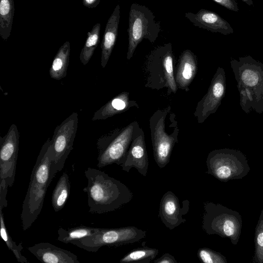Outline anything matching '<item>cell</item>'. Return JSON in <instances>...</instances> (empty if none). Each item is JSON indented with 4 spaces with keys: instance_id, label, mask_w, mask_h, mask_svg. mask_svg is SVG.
Instances as JSON below:
<instances>
[{
    "instance_id": "cell-1",
    "label": "cell",
    "mask_w": 263,
    "mask_h": 263,
    "mask_svg": "<svg viewBox=\"0 0 263 263\" xmlns=\"http://www.w3.org/2000/svg\"><path fill=\"white\" fill-rule=\"evenodd\" d=\"M87 185L83 189L88 196L89 212L104 214L116 211L133 198L130 190L104 172L88 167L85 171Z\"/></svg>"
},
{
    "instance_id": "cell-2",
    "label": "cell",
    "mask_w": 263,
    "mask_h": 263,
    "mask_svg": "<svg viewBox=\"0 0 263 263\" xmlns=\"http://www.w3.org/2000/svg\"><path fill=\"white\" fill-rule=\"evenodd\" d=\"M52 157L51 139L48 138L41 149L32 171L23 203L21 219L24 231L31 226L42 209L47 188L53 179L50 172Z\"/></svg>"
},
{
    "instance_id": "cell-3",
    "label": "cell",
    "mask_w": 263,
    "mask_h": 263,
    "mask_svg": "<svg viewBox=\"0 0 263 263\" xmlns=\"http://www.w3.org/2000/svg\"><path fill=\"white\" fill-rule=\"evenodd\" d=\"M230 65L237 83L240 105L246 114L263 113V64L250 55L232 59Z\"/></svg>"
},
{
    "instance_id": "cell-4",
    "label": "cell",
    "mask_w": 263,
    "mask_h": 263,
    "mask_svg": "<svg viewBox=\"0 0 263 263\" xmlns=\"http://www.w3.org/2000/svg\"><path fill=\"white\" fill-rule=\"evenodd\" d=\"M174 57L171 43L155 47L147 55L144 63L145 86L153 89L167 88L175 93L178 87L174 72Z\"/></svg>"
},
{
    "instance_id": "cell-5",
    "label": "cell",
    "mask_w": 263,
    "mask_h": 263,
    "mask_svg": "<svg viewBox=\"0 0 263 263\" xmlns=\"http://www.w3.org/2000/svg\"><path fill=\"white\" fill-rule=\"evenodd\" d=\"M202 228L209 235L228 237L231 243L238 242L242 226L239 213L219 203H204Z\"/></svg>"
},
{
    "instance_id": "cell-6",
    "label": "cell",
    "mask_w": 263,
    "mask_h": 263,
    "mask_svg": "<svg viewBox=\"0 0 263 263\" xmlns=\"http://www.w3.org/2000/svg\"><path fill=\"white\" fill-rule=\"evenodd\" d=\"M171 108V105H168L164 108L158 109L149 119L154 158L160 168L164 167L170 162L173 149L179 142L178 123L169 133L167 132L166 119Z\"/></svg>"
},
{
    "instance_id": "cell-7",
    "label": "cell",
    "mask_w": 263,
    "mask_h": 263,
    "mask_svg": "<svg viewBox=\"0 0 263 263\" xmlns=\"http://www.w3.org/2000/svg\"><path fill=\"white\" fill-rule=\"evenodd\" d=\"M139 126L138 122L134 121L100 137L97 143V166L101 168L113 163L120 166L125 160L134 133Z\"/></svg>"
},
{
    "instance_id": "cell-8",
    "label": "cell",
    "mask_w": 263,
    "mask_h": 263,
    "mask_svg": "<svg viewBox=\"0 0 263 263\" xmlns=\"http://www.w3.org/2000/svg\"><path fill=\"white\" fill-rule=\"evenodd\" d=\"M206 173L222 182L240 179L250 171L246 156L239 150L221 148L210 152L206 160Z\"/></svg>"
},
{
    "instance_id": "cell-9",
    "label": "cell",
    "mask_w": 263,
    "mask_h": 263,
    "mask_svg": "<svg viewBox=\"0 0 263 263\" xmlns=\"http://www.w3.org/2000/svg\"><path fill=\"white\" fill-rule=\"evenodd\" d=\"M160 31V22L155 20L151 9L144 5L133 3L129 12L127 59L133 57L138 45L143 39L154 43Z\"/></svg>"
},
{
    "instance_id": "cell-10",
    "label": "cell",
    "mask_w": 263,
    "mask_h": 263,
    "mask_svg": "<svg viewBox=\"0 0 263 263\" xmlns=\"http://www.w3.org/2000/svg\"><path fill=\"white\" fill-rule=\"evenodd\" d=\"M146 231L139 229L135 226L119 228H98L93 235L72 241L70 243L87 251L96 252L104 246L117 247L135 243L143 239Z\"/></svg>"
},
{
    "instance_id": "cell-11",
    "label": "cell",
    "mask_w": 263,
    "mask_h": 263,
    "mask_svg": "<svg viewBox=\"0 0 263 263\" xmlns=\"http://www.w3.org/2000/svg\"><path fill=\"white\" fill-rule=\"evenodd\" d=\"M78 126V114L72 113L53 132L51 139L53 153L51 165V175H55L63 168L66 160L73 149V144Z\"/></svg>"
},
{
    "instance_id": "cell-12",
    "label": "cell",
    "mask_w": 263,
    "mask_h": 263,
    "mask_svg": "<svg viewBox=\"0 0 263 263\" xmlns=\"http://www.w3.org/2000/svg\"><path fill=\"white\" fill-rule=\"evenodd\" d=\"M19 137L14 124L4 137H0V181H5L8 187L12 186L15 180Z\"/></svg>"
},
{
    "instance_id": "cell-13",
    "label": "cell",
    "mask_w": 263,
    "mask_h": 263,
    "mask_svg": "<svg viewBox=\"0 0 263 263\" xmlns=\"http://www.w3.org/2000/svg\"><path fill=\"white\" fill-rule=\"evenodd\" d=\"M226 90V73L218 67L214 74L206 93L198 102L194 115L198 123H203L215 113L221 104Z\"/></svg>"
},
{
    "instance_id": "cell-14",
    "label": "cell",
    "mask_w": 263,
    "mask_h": 263,
    "mask_svg": "<svg viewBox=\"0 0 263 263\" xmlns=\"http://www.w3.org/2000/svg\"><path fill=\"white\" fill-rule=\"evenodd\" d=\"M182 204L183 206L181 207L179 198L171 191L166 192L161 199L159 217L170 230L186 221L183 215L188 212L190 202L188 200H185Z\"/></svg>"
},
{
    "instance_id": "cell-15",
    "label": "cell",
    "mask_w": 263,
    "mask_h": 263,
    "mask_svg": "<svg viewBox=\"0 0 263 263\" xmlns=\"http://www.w3.org/2000/svg\"><path fill=\"white\" fill-rule=\"evenodd\" d=\"M122 170L128 173L134 167L144 177H146L148 160L143 129L139 126L136 130L124 162L120 165Z\"/></svg>"
},
{
    "instance_id": "cell-16",
    "label": "cell",
    "mask_w": 263,
    "mask_h": 263,
    "mask_svg": "<svg viewBox=\"0 0 263 263\" xmlns=\"http://www.w3.org/2000/svg\"><path fill=\"white\" fill-rule=\"evenodd\" d=\"M185 17L195 26L212 32L223 35L232 34L234 30L231 25L217 13L201 9L196 13L186 12Z\"/></svg>"
},
{
    "instance_id": "cell-17",
    "label": "cell",
    "mask_w": 263,
    "mask_h": 263,
    "mask_svg": "<svg viewBox=\"0 0 263 263\" xmlns=\"http://www.w3.org/2000/svg\"><path fill=\"white\" fill-rule=\"evenodd\" d=\"M40 261L45 263H80L78 256L49 242H39L28 248Z\"/></svg>"
},
{
    "instance_id": "cell-18",
    "label": "cell",
    "mask_w": 263,
    "mask_h": 263,
    "mask_svg": "<svg viewBox=\"0 0 263 263\" xmlns=\"http://www.w3.org/2000/svg\"><path fill=\"white\" fill-rule=\"evenodd\" d=\"M197 66V57L191 50L186 49L181 53L175 76L178 88L189 90V87L196 75Z\"/></svg>"
},
{
    "instance_id": "cell-19",
    "label": "cell",
    "mask_w": 263,
    "mask_h": 263,
    "mask_svg": "<svg viewBox=\"0 0 263 263\" xmlns=\"http://www.w3.org/2000/svg\"><path fill=\"white\" fill-rule=\"evenodd\" d=\"M120 18V6L118 4L108 20L101 44V64L105 68L109 59L117 35Z\"/></svg>"
},
{
    "instance_id": "cell-20",
    "label": "cell",
    "mask_w": 263,
    "mask_h": 263,
    "mask_svg": "<svg viewBox=\"0 0 263 263\" xmlns=\"http://www.w3.org/2000/svg\"><path fill=\"white\" fill-rule=\"evenodd\" d=\"M139 108L136 101L132 100L129 92L123 91L109 100L97 110L91 120H105L117 114L124 112L132 107Z\"/></svg>"
},
{
    "instance_id": "cell-21",
    "label": "cell",
    "mask_w": 263,
    "mask_h": 263,
    "mask_svg": "<svg viewBox=\"0 0 263 263\" xmlns=\"http://www.w3.org/2000/svg\"><path fill=\"white\" fill-rule=\"evenodd\" d=\"M70 44L65 42L59 49L49 69L50 77L60 80L66 76L69 62Z\"/></svg>"
},
{
    "instance_id": "cell-22",
    "label": "cell",
    "mask_w": 263,
    "mask_h": 263,
    "mask_svg": "<svg viewBox=\"0 0 263 263\" xmlns=\"http://www.w3.org/2000/svg\"><path fill=\"white\" fill-rule=\"evenodd\" d=\"M70 191L69 176L64 172L59 179L52 194L51 202L55 212H59L64 207L69 197Z\"/></svg>"
},
{
    "instance_id": "cell-23",
    "label": "cell",
    "mask_w": 263,
    "mask_h": 263,
    "mask_svg": "<svg viewBox=\"0 0 263 263\" xmlns=\"http://www.w3.org/2000/svg\"><path fill=\"white\" fill-rule=\"evenodd\" d=\"M14 13V0H0V35L4 40L10 35Z\"/></svg>"
},
{
    "instance_id": "cell-24",
    "label": "cell",
    "mask_w": 263,
    "mask_h": 263,
    "mask_svg": "<svg viewBox=\"0 0 263 263\" xmlns=\"http://www.w3.org/2000/svg\"><path fill=\"white\" fill-rule=\"evenodd\" d=\"M98 228L85 226H79L69 229L60 228L58 230V240L65 243H70L74 240H79L95 234Z\"/></svg>"
},
{
    "instance_id": "cell-25",
    "label": "cell",
    "mask_w": 263,
    "mask_h": 263,
    "mask_svg": "<svg viewBox=\"0 0 263 263\" xmlns=\"http://www.w3.org/2000/svg\"><path fill=\"white\" fill-rule=\"evenodd\" d=\"M100 29L101 24L98 23L87 33V39L80 54V60L84 65L88 63L100 42Z\"/></svg>"
},
{
    "instance_id": "cell-26",
    "label": "cell",
    "mask_w": 263,
    "mask_h": 263,
    "mask_svg": "<svg viewBox=\"0 0 263 263\" xmlns=\"http://www.w3.org/2000/svg\"><path fill=\"white\" fill-rule=\"evenodd\" d=\"M158 252L157 249L147 247L136 248L125 255L120 262L149 263L155 258Z\"/></svg>"
},
{
    "instance_id": "cell-27",
    "label": "cell",
    "mask_w": 263,
    "mask_h": 263,
    "mask_svg": "<svg viewBox=\"0 0 263 263\" xmlns=\"http://www.w3.org/2000/svg\"><path fill=\"white\" fill-rule=\"evenodd\" d=\"M0 223H1V235L3 240L6 242L8 248L15 255L17 260L22 263H28L27 258L22 255L21 252L23 250L22 243L20 242L16 245L11 236L6 228L4 216L3 213V210L0 209Z\"/></svg>"
},
{
    "instance_id": "cell-28",
    "label": "cell",
    "mask_w": 263,
    "mask_h": 263,
    "mask_svg": "<svg viewBox=\"0 0 263 263\" xmlns=\"http://www.w3.org/2000/svg\"><path fill=\"white\" fill-rule=\"evenodd\" d=\"M255 251L252 262L263 263V208L255 228Z\"/></svg>"
},
{
    "instance_id": "cell-29",
    "label": "cell",
    "mask_w": 263,
    "mask_h": 263,
    "mask_svg": "<svg viewBox=\"0 0 263 263\" xmlns=\"http://www.w3.org/2000/svg\"><path fill=\"white\" fill-rule=\"evenodd\" d=\"M199 260L204 263H227L225 256L208 248H200L197 251Z\"/></svg>"
},
{
    "instance_id": "cell-30",
    "label": "cell",
    "mask_w": 263,
    "mask_h": 263,
    "mask_svg": "<svg viewBox=\"0 0 263 263\" xmlns=\"http://www.w3.org/2000/svg\"><path fill=\"white\" fill-rule=\"evenodd\" d=\"M8 187L7 186L6 182L3 181H0V209H2L7 206V200L6 195L8 192Z\"/></svg>"
},
{
    "instance_id": "cell-31",
    "label": "cell",
    "mask_w": 263,
    "mask_h": 263,
    "mask_svg": "<svg viewBox=\"0 0 263 263\" xmlns=\"http://www.w3.org/2000/svg\"><path fill=\"white\" fill-rule=\"evenodd\" d=\"M217 4L230 10L238 12L239 8L235 0H213Z\"/></svg>"
},
{
    "instance_id": "cell-32",
    "label": "cell",
    "mask_w": 263,
    "mask_h": 263,
    "mask_svg": "<svg viewBox=\"0 0 263 263\" xmlns=\"http://www.w3.org/2000/svg\"><path fill=\"white\" fill-rule=\"evenodd\" d=\"M153 262L154 263H178L174 257L168 253L164 254Z\"/></svg>"
},
{
    "instance_id": "cell-33",
    "label": "cell",
    "mask_w": 263,
    "mask_h": 263,
    "mask_svg": "<svg viewBox=\"0 0 263 263\" xmlns=\"http://www.w3.org/2000/svg\"><path fill=\"white\" fill-rule=\"evenodd\" d=\"M101 0H82L83 5L88 8H96L100 3Z\"/></svg>"
},
{
    "instance_id": "cell-34",
    "label": "cell",
    "mask_w": 263,
    "mask_h": 263,
    "mask_svg": "<svg viewBox=\"0 0 263 263\" xmlns=\"http://www.w3.org/2000/svg\"><path fill=\"white\" fill-rule=\"evenodd\" d=\"M242 2H243L247 4L249 6H252L253 4V1L252 0H241Z\"/></svg>"
}]
</instances>
